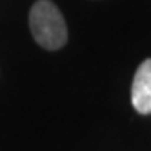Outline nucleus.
<instances>
[{
	"instance_id": "nucleus-1",
	"label": "nucleus",
	"mask_w": 151,
	"mask_h": 151,
	"mask_svg": "<svg viewBox=\"0 0 151 151\" xmlns=\"http://www.w3.org/2000/svg\"><path fill=\"white\" fill-rule=\"evenodd\" d=\"M29 29L40 47L57 51L66 46L68 27L60 9L51 0H37L29 11Z\"/></svg>"
},
{
	"instance_id": "nucleus-2",
	"label": "nucleus",
	"mask_w": 151,
	"mask_h": 151,
	"mask_svg": "<svg viewBox=\"0 0 151 151\" xmlns=\"http://www.w3.org/2000/svg\"><path fill=\"white\" fill-rule=\"evenodd\" d=\"M131 104L140 115L151 113V58L140 64L133 77Z\"/></svg>"
}]
</instances>
